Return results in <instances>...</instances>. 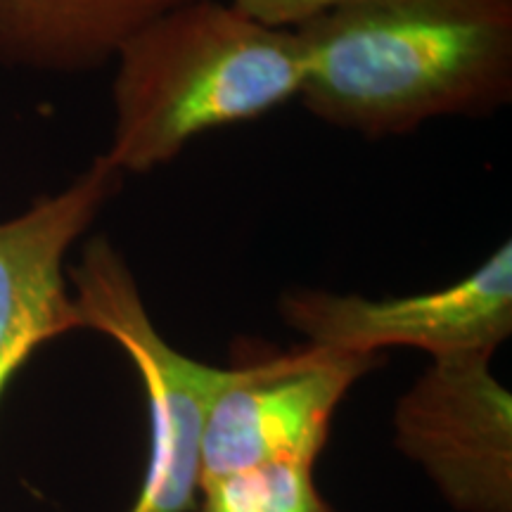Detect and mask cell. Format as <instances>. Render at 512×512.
Here are the masks:
<instances>
[{"mask_svg": "<svg viewBox=\"0 0 512 512\" xmlns=\"http://www.w3.org/2000/svg\"><path fill=\"white\" fill-rule=\"evenodd\" d=\"M299 98L325 124L387 138L484 117L512 95V0H356L297 27Z\"/></svg>", "mask_w": 512, "mask_h": 512, "instance_id": "1", "label": "cell"}, {"mask_svg": "<svg viewBox=\"0 0 512 512\" xmlns=\"http://www.w3.org/2000/svg\"><path fill=\"white\" fill-rule=\"evenodd\" d=\"M114 128L102 157L124 174L169 164L202 133L299 98L297 29H275L216 0H190L133 34L114 57Z\"/></svg>", "mask_w": 512, "mask_h": 512, "instance_id": "2", "label": "cell"}, {"mask_svg": "<svg viewBox=\"0 0 512 512\" xmlns=\"http://www.w3.org/2000/svg\"><path fill=\"white\" fill-rule=\"evenodd\" d=\"M83 330L112 339L145 389L150 456L143 486L128 512L195 510L200 448L211 403L238 375L185 356L152 323L124 254L107 238H91L67 268Z\"/></svg>", "mask_w": 512, "mask_h": 512, "instance_id": "3", "label": "cell"}, {"mask_svg": "<svg viewBox=\"0 0 512 512\" xmlns=\"http://www.w3.org/2000/svg\"><path fill=\"white\" fill-rule=\"evenodd\" d=\"M377 363L313 344L235 363L204 425L200 484L273 463L316 467L339 403Z\"/></svg>", "mask_w": 512, "mask_h": 512, "instance_id": "4", "label": "cell"}, {"mask_svg": "<svg viewBox=\"0 0 512 512\" xmlns=\"http://www.w3.org/2000/svg\"><path fill=\"white\" fill-rule=\"evenodd\" d=\"M278 311L306 344L339 354L408 347L432 358L494 356L512 335V245L503 242L475 271L432 292L370 299L294 287L278 299Z\"/></svg>", "mask_w": 512, "mask_h": 512, "instance_id": "5", "label": "cell"}, {"mask_svg": "<svg viewBox=\"0 0 512 512\" xmlns=\"http://www.w3.org/2000/svg\"><path fill=\"white\" fill-rule=\"evenodd\" d=\"M491 354L432 358L394 408V444L456 512H512V394Z\"/></svg>", "mask_w": 512, "mask_h": 512, "instance_id": "6", "label": "cell"}, {"mask_svg": "<svg viewBox=\"0 0 512 512\" xmlns=\"http://www.w3.org/2000/svg\"><path fill=\"white\" fill-rule=\"evenodd\" d=\"M119 188L100 155L67 188L0 221V396L38 347L83 330L67 256Z\"/></svg>", "mask_w": 512, "mask_h": 512, "instance_id": "7", "label": "cell"}, {"mask_svg": "<svg viewBox=\"0 0 512 512\" xmlns=\"http://www.w3.org/2000/svg\"><path fill=\"white\" fill-rule=\"evenodd\" d=\"M190 0H0V64L43 74H86Z\"/></svg>", "mask_w": 512, "mask_h": 512, "instance_id": "8", "label": "cell"}, {"mask_svg": "<svg viewBox=\"0 0 512 512\" xmlns=\"http://www.w3.org/2000/svg\"><path fill=\"white\" fill-rule=\"evenodd\" d=\"M316 467L273 463L211 479L197 491V512H337L320 494Z\"/></svg>", "mask_w": 512, "mask_h": 512, "instance_id": "9", "label": "cell"}, {"mask_svg": "<svg viewBox=\"0 0 512 512\" xmlns=\"http://www.w3.org/2000/svg\"><path fill=\"white\" fill-rule=\"evenodd\" d=\"M356 0H230L235 10L275 29H297L339 5Z\"/></svg>", "mask_w": 512, "mask_h": 512, "instance_id": "10", "label": "cell"}]
</instances>
